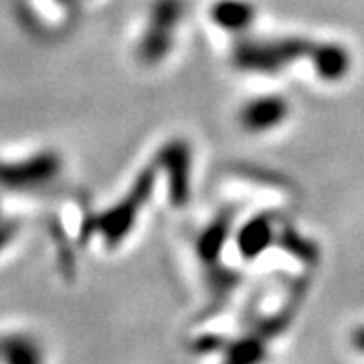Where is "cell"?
<instances>
[{
    "instance_id": "obj_2",
    "label": "cell",
    "mask_w": 364,
    "mask_h": 364,
    "mask_svg": "<svg viewBox=\"0 0 364 364\" xmlns=\"http://www.w3.org/2000/svg\"><path fill=\"white\" fill-rule=\"evenodd\" d=\"M182 4L181 0H160L154 9V21L148 39L144 41V57L148 61L160 59L168 51L172 43V28L181 21Z\"/></svg>"
},
{
    "instance_id": "obj_9",
    "label": "cell",
    "mask_w": 364,
    "mask_h": 364,
    "mask_svg": "<svg viewBox=\"0 0 364 364\" xmlns=\"http://www.w3.org/2000/svg\"><path fill=\"white\" fill-rule=\"evenodd\" d=\"M263 356V348L257 342H241L229 354V358L235 363H249V360H257Z\"/></svg>"
},
{
    "instance_id": "obj_1",
    "label": "cell",
    "mask_w": 364,
    "mask_h": 364,
    "mask_svg": "<svg viewBox=\"0 0 364 364\" xmlns=\"http://www.w3.org/2000/svg\"><path fill=\"white\" fill-rule=\"evenodd\" d=\"M316 45L306 39H245L233 53L235 65L255 73H277L299 59H310Z\"/></svg>"
},
{
    "instance_id": "obj_5",
    "label": "cell",
    "mask_w": 364,
    "mask_h": 364,
    "mask_svg": "<svg viewBox=\"0 0 364 364\" xmlns=\"http://www.w3.org/2000/svg\"><path fill=\"white\" fill-rule=\"evenodd\" d=\"M210 16L217 25L227 31H243L255 18V9L247 0H219L213 9Z\"/></svg>"
},
{
    "instance_id": "obj_8",
    "label": "cell",
    "mask_w": 364,
    "mask_h": 364,
    "mask_svg": "<svg viewBox=\"0 0 364 364\" xmlns=\"http://www.w3.org/2000/svg\"><path fill=\"white\" fill-rule=\"evenodd\" d=\"M231 223H233V215L227 213L219 217L217 221L208 227V231L203 235L198 249H200V255L208 261H215L221 253L223 245H225V239L229 237V229H231Z\"/></svg>"
},
{
    "instance_id": "obj_6",
    "label": "cell",
    "mask_w": 364,
    "mask_h": 364,
    "mask_svg": "<svg viewBox=\"0 0 364 364\" xmlns=\"http://www.w3.org/2000/svg\"><path fill=\"white\" fill-rule=\"evenodd\" d=\"M166 162L172 170V196L176 205H182L188 196V168H191V152L186 144L174 142L164 152Z\"/></svg>"
},
{
    "instance_id": "obj_4",
    "label": "cell",
    "mask_w": 364,
    "mask_h": 364,
    "mask_svg": "<svg viewBox=\"0 0 364 364\" xmlns=\"http://www.w3.org/2000/svg\"><path fill=\"white\" fill-rule=\"evenodd\" d=\"M312 63L320 77L326 79V81H338L350 69V55L342 45L320 43V45H316Z\"/></svg>"
},
{
    "instance_id": "obj_7",
    "label": "cell",
    "mask_w": 364,
    "mask_h": 364,
    "mask_svg": "<svg viewBox=\"0 0 364 364\" xmlns=\"http://www.w3.org/2000/svg\"><path fill=\"white\" fill-rule=\"evenodd\" d=\"M273 239V223L267 217H257L253 221H249L239 235V249L241 255H245L247 259L257 257L263 249L272 243Z\"/></svg>"
},
{
    "instance_id": "obj_10",
    "label": "cell",
    "mask_w": 364,
    "mask_h": 364,
    "mask_svg": "<svg viewBox=\"0 0 364 364\" xmlns=\"http://www.w3.org/2000/svg\"><path fill=\"white\" fill-rule=\"evenodd\" d=\"M352 342H354V346H356L358 350L364 352V326H363V328H358V330L354 332V336H352Z\"/></svg>"
},
{
    "instance_id": "obj_3",
    "label": "cell",
    "mask_w": 364,
    "mask_h": 364,
    "mask_svg": "<svg viewBox=\"0 0 364 364\" xmlns=\"http://www.w3.org/2000/svg\"><path fill=\"white\" fill-rule=\"evenodd\" d=\"M289 114V105L279 95H265L249 102L241 112V124L249 132H265L279 126Z\"/></svg>"
}]
</instances>
